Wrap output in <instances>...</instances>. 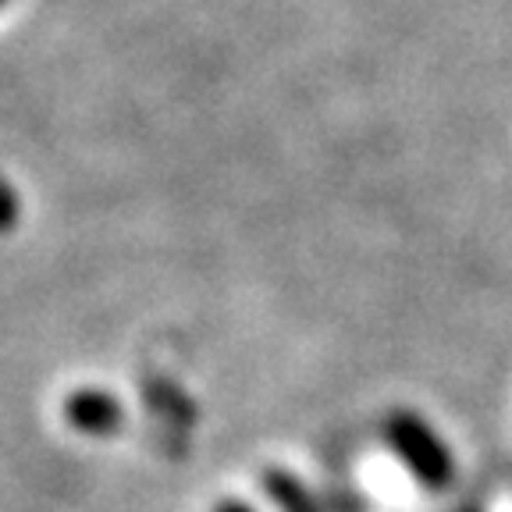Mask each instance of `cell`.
Wrapping results in <instances>:
<instances>
[{
  "mask_svg": "<svg viewBox=\"0 0 512 512\" xmlns=\"http://www.w3.org/2000/svg\"><path fill=\"white\" fill-rule=\"evenodd\" d=\"M388 441L402 456V463L416 473V477L431 484V488H441L452 473V463H448L445 445L438 441V434L413 413H395L388 420Z\"/></svg>",
  "mask_w": 512,
  "mask_h": 512,
  "instance_id": "obj_1",
  "label": "cell"
},
{
  "mask_svg": "<svg viewBox=\"0 0 512 512\" xmlns=\"http://www.w3.org/2000/svg\"><path fill=\"white\" fill-rule=\"evenodd\" d=\"M64 416H68L75 431H82V434H111V431H118L121 406H118V399H111L107 392L86 388V392H75L72 399H68Z\"/></svg>",
  "mask_w": 512,
  "mask_h": 512,
  "instance_id": "obj_2",
  "label": "cell"
},
{
  "mask_svg": "<svg viewBox=\"0 0 512 512\" xmlns=\"http://www.w3.org/2000/svg\"><path fill=\"white\" fill-rule=\"evenodd\" d=\"M267 488H271V495L281 502V512H317L313 498L299 488L296 480L285 477V473H267Z\"/></svg>",
  "mask_w": 512,
  "mask_h": 512,
  "instance_id": "obj_3",
  "label": "cell"
},
{
  "mask_svg": "<svg viewBox=\"0 0 512 512\" xmlns=\"http://www.w3.org/2000/svg\"><path fill=\"white\" fill-rule=\"evenodd\" d=\"M15 221H18V196H15V189L4 182V175H0V232H11Z\"/></svg>",
  "mask_w": 512,
  "mask_h": 512,
  "instance_id": "obj_4",
  "label": "cell"
},
{
  "mask_svg": "<svg viewBox=\"0 0 512 512\" xmlns=\"http://www.w3.org/2000/svg\"><path fill=\"white\" fill-rule=\"evenodd\" d=\"M0 4H4V0H0Z\"/></svg>",
  "mask_w": 512,
  "mask_h": 512,
  "instance_id": "obj_5",
  "label": "cell"
}]
</instances>
